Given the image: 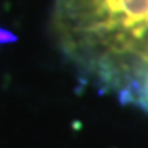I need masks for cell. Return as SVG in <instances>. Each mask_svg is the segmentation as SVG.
<instances>
[{
  "label": "cell",
  "mask_w": 148,
  "mask_h": 148,
  "mask_svg": "<svg viewBox=\"0 0 148 148\" xmlns=\"http://www.w3.org/2000/svg\"><path fill=\"white\" fill-rule=\"evenodd\" d=\"M51 32L86 82L148 110V0H54Z\"/></svg>",
  "instance_id": "cell-1"
}]
</instances>
